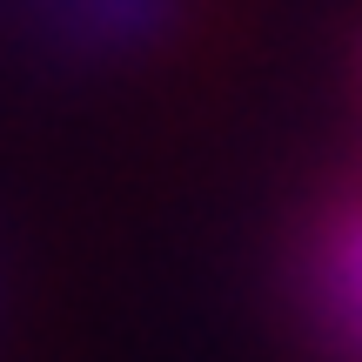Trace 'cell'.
Instances as JSON below:
<instances>
[{"label": "cell", "instance_id": "cell-1", "mask_svg": "<svg viewBox=\"0 0 362 362\" xmlns=\"http://www.w3.org/2000/svg\"><path fill=\"white\" fill-rule=\"evenodd\" d=\"M342 296H349V309L362 315V228L342 242Z\"/></svg>", "mask_w": 362, "mask_h": 362}]
</instances>
